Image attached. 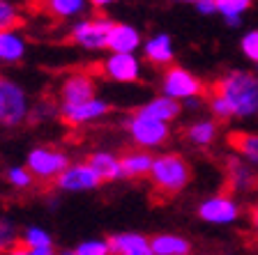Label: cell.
Wrapping results in <instances>:
<instances>
[{"instance_id":"d6986e66","label":"cell","mask_w":258,"mask_h":255,"mask_svg":"<svg viewBox=\"0 0 258 255\" xmlns=\"http://www.w3.org/2000/svg\"><path fill=\"white\" fill-rule=\"evenodd\" d=\"M152 161L155 156L150 152H143V149H136V152H127V154L120 156V165H122V177L129 180H141V177L150 175Z\"/></svg>"},{"instance_id":"277c9868","label":"cell","mask_w":258,"mask_h":255,"mask_svg":"<svg viewBox=\"0 0 258 255\" xmlns=\"http://www.w3.org/2000/svg\"><path fill=\"white\" fill-rule=\"evenodd\" d=\"M113 23H115L113 19L102 14L88 16L70 28V42H74L76 46L86 48V51H102L108 44V32H111Z\"/></svg>"},{"instance_id":"836d02e7","label":"cell","mask_w":258,"mask_h":255,"mask_svg":"<svg viewBox=\"0 0 258 255\" xmlns=\"http://www.w3.org/2000/svg\"><path fill=\"white\" fill-rule=\"evenodd\" d=\"M194 5H196V10L201 12V14H215L217 12V0H196V3H194Z\"/></svg>"},{"instance_id":"9c48e42d","label":"cell","mask_w":258,"mask_h":255,"mask_svg":"<svg viewBox=\"0 0 258 255\" xmlns=\"http://www.w3.org/2000/svg\"><path fill=\"white\" fill-rule=\"evenodd\" d=\"M108 113H111V106H108L106 101L97 99V97H90V99H86V101L62 104L58 115L67 127H83V124L95 122V120L108 115Z\"/></svg>"},{"instance_id":"f1b7e54d","label":"cell","mask_w":258,"mask_h":255,"mask_svg":"<svg viewBox=\"0 0 258 255\" xmlns=\"http://www.w3.org/2000/svg\"><path fill=\"white\" fill-rule=\"evenodd\" d=\"M32 180H35V175L30 173V168H19V165H14V168L7 170V182H10L14 189H28V186H32Z\"/></svg>"},{"instance_id":"7a4b0ae2","label":"cell","mask_w":258,"mask_h":255,"mask_svg":"<svg viewBox=\"0 0 258 255\" xmlns=\"http://www.w3.org/2000/svg\"><path fill=\"white\" fill-rule=\"evenodd\" d=\"M148 177H150L157 193H161L164 198H171L189 186V182H191V165L180 154H159L152 161V168Z\"/></svg>"},{"instance_id":"44dd1931","label":"cell","mask_w":258,"mask_h":255,"mask_svg":"<svg viewBox=\"0 0 258 255\" xmlns=\"http://www.w3.org/2000/svg\"><path fill=\"white\" fill-rule=\"evenodd\" d=\"M228 182H231L233 191H249V189H256L258 177L251 163H247L244 159H231L228 161Z\"/></svg>"},{"instance_id":"30bf717a","label":"cell","mask_w":258,"mask_h":255,"mask_svg":"<svg viewBox=\"0 0 258 255\" xmlns=\"http://www.w3.org/2000/svg\"><path fill=\"white\" fill-rule=\"evenodd\" d=\"M97 71L115 83H136L141 78V60L134 53H111Z\"/></svg>"},{"instance_id":"2e32d148","label":"cell","mask_w":258,"mask_h":255,"mask_svg":"<svg viewBox=\"0 0 258 255\" xmlns=\"http://www.w3.org/2000/svg\"><path fill=\"white\" fill-rule=\"evenodd\" d=\"M26 51H28V42L19 32V28L0 30V62H7V64L21 62Z\"/></svg>"},{"instance_id":"52a82bcc","label":"cell","mask_w":258,"mask_h":255,"mask_svg":"<svg viewBox=\"0 0 258 255\" xmlns=\"http://www.w3.org/2000/svg\"><path fill=\"white\" fill-rule=\"evenodd\" d=\"M26 165L30 168V173L37 177V180H42V182L53 180L55 182V177L70 165V156L53 147H35L30 154H28Z\"/></svg>"},{"instance_id":"7402d4cb","label":"cell","mask_w":258,"mask_h":255,"mask_svg":"<svg viewBox=\"0 0 258 255\" xmlns=\"http://www.w3.org/2000/svg\"><path fill=\"white\" fill-rule=\"evenodd\" d=\"M88 163L97 170V175L102 177V182H113L122 177V165H120V156L111 154V152H92L88 156Z\"/></svg>"},{"instance_id":"3957f363","label":"cell","mask_w":258,"mask_h":255,"mask_svg":"<svg viewBox=\"0 0 258 255\" xmlns=\"http://www.w3.org/2000/svg\"><path fill=\"white\" fill-rule=\"evenodd\" d=\"M30 104L19 83L0 76V127H19L28 120Z\"/></svg>"},{"instance_id":"b9f144b4","label":"cell","mask_w":258,"mask_h":255,"mask_svg":"<svg viewBox=\"0 0 258 255\" xmlns=\"http://www.w3.org/2000/svg\"><path fill=\"white\" fill-rule=\"evenodd\" d=\"M256 191H258V182H256Z\"/></svg>"},{"instance_id":"ffe728a7","label":"cell","mask_w":258,"mask_h":255,"mask_svg":"<svg viewBox=\"0 0 258 255\" xmlns=\"http://www.w3.org/2000/svg\"><path fill=\"white\" fill-rule=\"evenodd\" d=\"M88 0H39V10L46 12L51 19H74L88 10Z\"/></svg>"},{"instance_id":"d4e9b609","label":"cell","mask_w":258,"mask_h":255,"mask_svg":"<svg viewBox=\"0 0 258 255\" xmlns=\"http://www.w3.org/2000/svg\"><path fill=\"white\" fill-rule=\"evenodd\" d=\"M249 3H251V0H217V12L224 16L228 26L235 28L242 23L240 16L247 12Z\"/></svg>"},{"instance_id":"60d3db41","label":"cell","mask_w":258,"mask_h":255,"mask_svg":"<svg viewBox=\"0 0 258 255\" xmlns=\"http://www.w3.org/2000/svg\"><path fill=\"white\" fill-rule=\"evenodd\" d=\"M189 255H208V253H194V250H191V253H189Z\"/></svg>"},{"instance_id":"7bdbcfd3","label":"cell","mask_w":258,"mask_h":255,"mask_svg":"<svg viewBox=\"0 0 258 255\" xmlns=\"http://www.w3.org/2000/svg\"><path fill=\"white\" fill-rule=\"evenodd\" d=\"M256 69H258V62H256Z\"/></svg>"},{"instance_id":"4fadbf2b","label":"cell","mask_w":258,"mask_h":255,"mask_svg":"<svg viewBox=\"0 0 258 255\" xmlns=\"http://www.w3.org/2000/svg\"><path fill=\"white\" fill-rule=\"evenodd\" d=\"M143 60L150 62L152 67H159V69L171 67L173 60H175V48H173L171 35L159 32V35H152L148 42H143Z\"/></svg>"},{"instance_id":"d6a6232c","label":"cell","mask_w":258,"mask_h":255,"mask_svg":"<svg viewBox=\"0 0 258 255\" xmlns=\"http://www.w3.org/2000/svg\"><path fill=\"white\" fill-rule=\"evenodd\" d=\"M240 48L251 62H258V30H249L247 35L242 37Z\"/></svg>"},{"instance_id":"484cf974","label":"cell","mask_w":258,"mask_h":255,"mask_svg":"<svg viewBox=\"0 0 258 255\" xmlns=\"http://www.w3.org/2000/svg\"><path fill=\"white\" fill-rule=\"evenodd\" d=\"M23 23V16L19 7L10 0H0V30L5 28H19Z\"/></svg>"},{"instance_id":"4316f807","label":"cell","mask_w":258,"mask_h":255,"mask_svg":"<svg viewBox=\"0 0 258 255\" xmlns=\"http://www.w3.org/2000/svg\"><path fill=\"white\" fill-rule=\"evenodd\" d=\"M21 241L28 246V248H39V246H53V237L42 228H28L23 232Z\"/></svg>"},{"instance_id":"603a6c76","label":"cell","mask_w":258,"mask_h":255,"mask_svg":"<svg viewBox=\"0 0 258 255\" xmlns=\"http://www.w3.org/2000/svg\"><path fill=\"white\" fill-rule=\"evenodd\" d=\"M217 127L215 120H196L187 127V140L194 145V147H210L217 138Z\"/></svg>"},{"instance_id":"ba28073f","label":"cell","mask_w":258,"mask_h":255,"mask_svg":"<svg viewBox=\"0 0 258 255\" xmlns=\"http://www.w3.org/2000/svg\"><path fill=\"white\" fill-rule=\"evenodd\" d=\"M203 92V83H201L191 71H187L184 67H166L164 78H161V95H168L177 101H187L191 97H201Z\"/></svg>"},{"instance_id":"74e56055","label":"cell","mask_w":258,"mask_h":255,"mask_svg":"<svg viewBox=\"0 0 258 255\" xmlns=\"http://www.w3.org/2000/svg\"><path fill=\"white\" fill-rule=\"evenodd\" d=\"M251 228H253V232L258 234V205L251 209Z\"/></svg>"},{"instance_id":"ac0fdd59","label":"cell","mask_w":258,"mask_h":255,"mask_svg":"<svg viewBox=\"0 0 258 255\" xmlns=\"http://www.w3.org/2000/svg\"><path fill=\"white\" fill-rule=\"evenodd\" d=\"M152 253L155 255H189L191 253V241L182 234H173V232H161L150 237Z\"/></svg>"},{"instance_id":"83f0119b","label":"cell","mask_w":258,"mask_h":255,"mask_svg":"<svg viewBox=\"0 0 258 255\" xmlns=\"http://www.w3.org/2000/svg\"><path fill=\"white\" fill-rule=\"evenodd\" d=\"M76 255H111L108 239H86L74 248Z\"/></svg>"},{"instance_id":"8992f818","label":"cell","mask_w":258,"mask_h":255,"mask_svg":"<svg viewBox=\"0 0 258 255\" xmlns=\"http://www.w3.org/2000/svg\"><path fill=\"white\" fill-rule=\"evenodd\" d=\"M199 218L210 225H233L240 218V205L231 193H217L205 198L196 209Z\"/></svg>"},{"instance_id":"e0dca14e","label":"cell","mask_w":258,"mask_h":255,"mask_svg":"<svg viewBox=\"0 0 258 255\" xmlns=\"http://www.w3.org/2000/svg\"><path fill=\"white\" fill-rule=\"evenodd\" d=\"M139 113L171 124L173 120H177L180 113H182V101L173 99V97H168V95H159V97H155V99H150L148 104H143V106L139 108Z\"/></svg>"},{"instance_id":"9a60e30c","label":"cell","mask_w":258,"mask_h":255,"mask_svg":"<svg viewBox=\"0 0 258 255\" xmlns=\"http://www.w3.org/2000/svg\"><path fill=\"white\" fill-rule=\"evenodd\" d=\"M111 255H155L152 244L145 234L139 232H120L108 239Z\"/></svg>"},{"instance_id":"f35d334b","label":"cell","mask_w":258,"mask_h":255,"mask_svg":"<svg viewBox=\"0 0 258 255\" xmlns=\"http://www.w3.org/2000/svg\"><path fill=\"white\" fill-rule=\"evenodd\" d=\"M55 255H76L74 250H60V253H55Z\"/></svg>"},{"instance_id":"5bb4252c","label":"cell","mask_w":258,"mask_h":255,"mask_svg":"<svg viewBox=\"0 0 258 255\" xmlns=\"http://www.w3.org/2000/svg\"><path fill=\"white\" fill-rule=\"evenodd\" d=\"M141 46H143V37L134 26L113 23L111 32H108L106 51H111V53H136Z\"/></svg>"},{"instance_id":"8fae6325","label":"cell","mask_w":258,"mask_h":255,"mask_svg":"<svg viewBox=\"0 0 258 255\" xmlns=\"http://www.w3.org/2000/svg\"><path fill=\"white\" fill-rule=\"evenodd\" d=\"M55 186L62 189V191H95L102 186V177L97 175V170L90 163H74L67 165V168L55 177Z\"/></svg>"},{"instance_id":"6da1fadb","label":"cell","mask_w":258,"mask_h":255,"mask_svg":"<svg viewBox=\"0 0 258 255\" xmlns=\"http://www.w3.org/2000/svg\"><path fill=\"white\" fill-rule=\"evenodd\" d=\"M212 92L224 97L233 117L247 120L258 113V76L249 71H228L215 83Z\"/></svg>"},{"instance_id":"8d00e7d4","label":"cell","mask_w":258,"mask_h":255,"mask_svg":"<svg viewBox=\"0 0 258 255\" xmlns=\"http://www.w3.org/2000/svg\"><path fill=\"white\" fill-rule=\"evenodd\" d=\"M32 255H55L53 246H39V248H30Z\"/></svg>"},{"instance_id":"5b68a950","label":"cell","mask_w":258,"mask_h":255,"mask_svg":"<svg viewBox=\"0 0 258 255\" xmlns=\"http://www.w3.org/2000/svg\"><path fill=\"white\" fill-rule=\"evenodd\" d=\"M124 129H127L129 138L143 149L161 147V145L168 140V136H171L168 122H161V120H155V117H148L139 111L124 122Z\"/></svg>"},{"instance_id":"d590c367","label":"cell","mask_w":258,"mask_h":255,"mask_svg":"<svg viewBox=\"0 0 258 255\" xmlns=\"http://www.w3.org/2000/svg\"><path fill=\"white\" fill-rule=\"evenodd\" d=\"M95 10H104V7H108V5H113V3H118V0H88Z\"/></svg>"},{"instance_id":"1f68e13d","label":"cell","mask_w":258,"mask_h":255,"mask_svg":"<svg viewBox=\"0 0 258 255\" xmlns=\"http://www.w3.org/2000/svg\"><path fill=\"white\" fill-rule=\"evenodd\" d=\"M58 111H60V108H55L53 101L42 99L39 104H35V108H30L28 120H30V122H42V120H46V117H53Z\"/></svg>"},{"instance_id":"4dcf8cb0","label":"cell","mask_w":258,"mask_h":255,"mask_svg":"<svg viewBox=\"0 0 258 255\" xmlns=\"http://www.w3.org/2000/svg\"><path fill=\"white\" fill-rule=\"evenodd\" d=\"M208 108H210V113L215 115V120H231V117H233L231 106H228L224 97H219L217 92H210Z\"/></svg>"},{"instance_id":"f546056e","label":"cell","mask_w":258,"mask_h":255,"mask_svg":"<svg viewBox=\"0 0 258 255\" xmlns=\"http://www.w3.org/2000/svg\"><path fill=\"white\" fill-rule=\"evenodd\" d=\"M19 241V232L16 225L12 223L10 218H0V253H5L10 246H14Z\"/></svg>"},{"instance_id":"cb8c5ba5","label":"cell","mask_w":258,"mask_h":255,"mask_svg":"<svg viewBox=\"0 0 258 255\" xmlns=\"http://www.w3.org/2000/svg\"><path fill=\"white\" fill-rule=\"evenodd\" d=\"M231 145L237 149V154L247 161V163L258 168V133H247V131L233 133Z\"/></svg>"},{"instance_id":"e575fe53","label":"cell","mask_w":258,"mask_h":255,"mask_svg":"<svg viewBox=\"0 0 258 255\" xmlns=\"http://www.w3.org/2000/svg\"><path fill=\"white\" fill-rule=\"evenodd\" d=\"M5 255H32V250L28 248V246L23 244L21 239H19V241H16L14 246H10V248L5 250Z\"/></svg>"},{"instance_id":"ab89813d","label":"cell","mask_w":258,"mask_h":255,"mask_svg":"<svg viewBox=\"0 0 258 255\" xmlns=\"http://www.w3.org/2000/svg\"><path fill=\"white\" fill-rule=\"evenodd\" d=\"M175 3H196V0H175Z\"/></svg>"},{"instance_id":"7c38bea8","label":"cell","mask_w":258,"mask_h":255,"mask_svg":"<svg viewBox=\"0 0 258 255\" xmlns=\"http://www.w3.org/2000/svg\"><path fill=\"white\" fill-rule=\"evenodd\" d=\"M90 97H95V78L88 71H72L60 83V99H62V104L86 101Z\"/></svg>"}]
</instances>
